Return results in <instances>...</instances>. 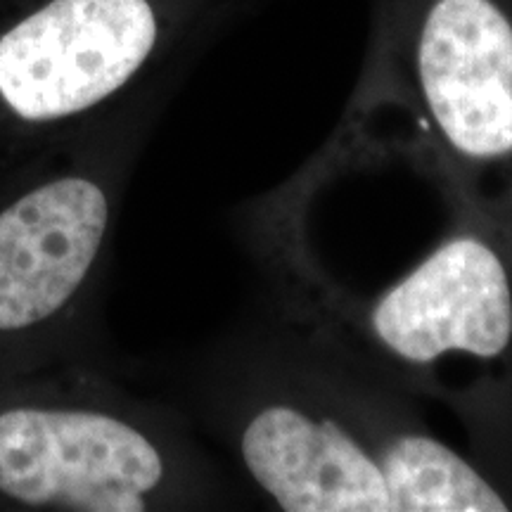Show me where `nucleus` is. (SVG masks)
<instances>
[{"mask_svg":"<svg viewBox=\"0 0 512 512\" xmlns=\"http://www.w3.org/2000/svg\"><path fill=\"white\" fill-rule=\"evenodd\" d=\"M401 159L512 240V0H382L320 164Z\"/></svg>","mask_w":512,"mask_h":512,"instance_id":"7ed1b4c3","label":"nucleus"},{"mask_svg":"<svg viewBox=\"0 0 512 512\" xmlns=\"http://www.w3.org/2000/svg\"><path fill=\"white\" fill-rule=\"evenodd\" d=\"M164 0H43L0 31V119L55 126L119 98L169 38Z\"/></svg>","mask_w":512,"mask_h":512,"instance_id":"39448f33","label":"nucleus"},{"mask_svg":"<svg viewBox=\"0 0 512 512\" xmlns=\"http://www.w3.org/2000/svg\"><path fill=\"white\" fill-rule=\"evenodd\" d=\"M219 430L285 512H505L512 494L422 420L418 401L280 316L228 351Z\"/></svg>","mask_w":512,"mask_h":512,"instance_id":"f257e3e1","label":"nucleus"},{"mask_svg":"<svg viewBox=\"0 0 512 512\" xmlns=\"http://www.w3.org/2000/svg\"><path fill=\"white\" fill-rule=\"evenodd\" d=\"M112 226L98 176L64 174L0 209V332L60 316L91 280Z\"/></svg>","mask_w":512,"mask_h":512,"instance_id":"423d86ee","label":"nucleus"},{"mask_svg":"<svg viewBox=\"0 0 512 512\" xmlns=\"http://www.w3.org/2000/svg\"><path fill=\"white\" fill-rule=\"evenodd\" d=\"M268 266L285 318L415 401L451 408L472 458L512 494V240L496 223L451 211L446 233L370 297Z\"/></svg>","mask_w":512,"mask_h":512,"instance_id":"f03ea898","label":"nucleus"},{"mask_svg":"<svg viewBox=\"0 0 512 512\" xmlns=\"http://www.w3.org/2000/svg\"><path fill=\"white\" fill-rule=\"evenodd\" d=\"M195 489L178 444L119 408L0 411V496L24 508L145 512Z\"/></svg>","mask_w":512,"mask_h":512,"instance_id":"20e7f679","label":"nucleus"}]
</instances>
